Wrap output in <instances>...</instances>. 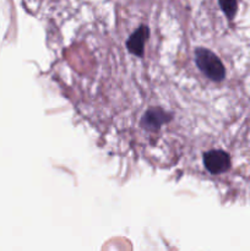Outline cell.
Masks as SVG:
<instances>
[{"label":"cell","instance_id":"277c9868","mask_svg":"<svg viewBox=\"0 0 250 251\" xmlns=\"http://www.w3.org/2000/svg\"><path fill=\"white\" fill-rule=\"evenodd\" d=\"M150 37V28L146 25H141L136 31L131 33L126 41V48L134 55L141 58L145 51V43Z\"/></svg>","mask_w":250,"mask_h":251},{"label":"cell","instance_id":"5b68a950","mask_svg":"<svg viewBox=\"0 0 250 251\" xmlns=\"http://www.w3.org/2000/svg\"><path fill=\"white\" fill-rule=\"evenodd\" d=\"M220 2V6L222 9V11L225 12V16L229 20L234 19L235 14H237L238 9V2L237 0H218Z\"/></svg>","mask_w":250,"mask_h":251},{"label":"cell","instance_id":"6da1fadb","mask_svg":"<svg viewBox=\"0 0 250 251\" xmlns=\"http://www.w3.org/2000/svg\"><path fill=\"white\" fill-rule=\"evenodd\" d=\"M195 63L201 73L215 82H221L225 77V68L221 59L213 51L206 48L195 49Z\"/></svg>","mask_w":250,"mask_h":251},{"label":"cell","instance_id":"3957f363","mask_svg":"<svg viewBox=\"0 0 250 251\" xmlns=\"http://www.w3.org/2000/svg\"><path fill=\"white\" fill-rule=\"evenodd\" d=\"M173 119V114L169 112H166L162 108H151V109L147 110L141 118V125L142 129L147 130V131H158L164 124L169 123Z\"/></svg>","mask_w":250,"mask_h":251},{"label":"cell","instance_id":"7a4b0ae2","mask_svg":"<svg viewBox=\"0 0 250 251\" xmlns=\"http://www.w3.org/2000/svg\"><path fill=\"white\" fill-rule=\"evenodd\" d=\"M203 166L207 169L208 173L213 176L225 173L229 171L232 166L230 156L222 150H211L203 153Z\"/></svg>","mask_w":250,"mask_h":251}]
</instances>
